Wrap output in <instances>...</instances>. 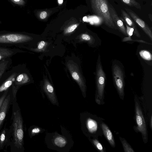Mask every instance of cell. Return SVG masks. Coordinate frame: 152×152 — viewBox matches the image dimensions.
<instances>
[{
  "mask_svg": "<svg viewBox=\"0 0 152 152\" xmlns=\"http://www.w3.org/2000/svg\"><path fill=\"white\" fill-rule=\"evenodd\" d=\"M126 32L128 36V37H125L123 40L124 42L133 41L131 38V37L133 34L134 31L133 29L129 26L126 24Z\"/></svg>",
  "mask_w": 152,
  "mask_h": 152,
  "instance_id": "20",
  "label": "cell"
},
{
  "mask_svg": "<svg viewBox=\"0 0 152 152\" xmlns=\"http://www.w3.org/2000/svg\"><path fill=\"white\" fill-rule=\"evenodd\" d=\"M82 39L85 40L87 41H93L92 38L88 34H83L81 36Z\"/></svg>",
  "mask_w": 152,
  "mask_h": 152,
  "instance_id": "27",
  "label": "cell"
},
{
  "mask_svg": "<svg viewBox=\"0 0 152 152\" xmlns=\"http://www.w3.org/2000/svg\"><path fill=\"white\" fill-rule=\"evenodd\" d=\"M13 52L8 49L0 47V61L12 56Z\"/></svg>",
  "mask_w": 152,
  "mask_h": 152,
  "instance_id": "16",
  "label": "cell"
},
{
  "mask_svg": "<svg viewBox=\"0 0 152 152\" xmlns=\"http://www.w3.org/2000/svg\"><path fill=\"white\" fill-rule=\"evenodd\" d=\"M12 3L20 6L24 5L25 2L24 0H10Z\"/></svg>",
  "mask_w": 152,
  "mask_h": 152,
  "instance_id": "25",
  "label": "cell"
},
{
  "mask_svg": "<svg viewBox=\"0 0 152 152\" xmlns=\"http://www.w3.org/2000/svg\"><path fill=\"white\" fill-rule=\"evenodd\" d=\"M110 5V10L111 16L113 22L120 31L126 36H127L126 29L121 19L118 16L113 6Z\"/></svg>",
  "mask_w": 152,
  "mask_h": 152,
  "instance_id": "8",
  "label": "cell"
},
{
  "mask_svg": "<svg viewBox=\"0 0 152 152\" xmlns=\"http://www.w3.org/2000/svg\"><path fill=\"white\" fill-rule=\"evenodd\" d=\"M31 38L22 34L9 33L0 34V43L17 44L28 41Z\"/></svg>",
  "mask_w": 152,
  "mask_h": 152,
  "instance_id": "4",
  "label": "cell"
},
{
  "mask_svg": "<svg viewBox=\"0 0 152 152\" xmlns=\"http://www.w3.org/2000/svg\"><path fill=\"white\" fill-rule=\"evenodd\" d=\"M92 142L94 145L99 151L102 152H104L102 145L98 140L95 139L92 140Z\"/></svg>",
  "mask_w": 152,
  "mask_h": 152,
  "instance_id": "24",
  "label": "cell"
},
{
  "mask_svg": "<svg viewBox=\"0 0 152 152\" xmlns=\"http://www.w3.org/2000/svg\"><path fill=\"white\" fill-rule=\"evenodd\" d=\"M113 74L118 94L121 98L123 99L124 96L123 73L120 67L117 65L113 66Z\"/></svg>",
  "mask_w": 152,
  "mask_h": 152,
  "instance_id": "6",
  "label": "cell"
},
{
  "mask_svg": "<svg viewBox=\"0 0 152 152\" xmlns=\"http://www.w3.org/2000/svg\"><path fill=\"white\" fill-rule=\"evenodd\" d=\"M17 74L13 73L0 86V92L5 91L14 82Z\"/></svg>",
  "mask_w": 152,
  "mask_h": 152,
  "instance_id": "14",
  "label": "cell"
},
{
  "mask_svg": "<svg viewBox=\"0 0 152 152\" xmlns=\"http://www.w3.org/2000/svg\"><path fill=\"white\" fill-rule=\"evenodd\" d=\"M125 9L133 20L143 30L152 40V31L147 23L132 10L127 8H125Z\"/></svg>",
  "mask_w": 152,
  "mask_h": 152,
  "instance_id": "7",
  "label": "cell"
},
{
  "mask_svg": "<svg viewBox=\"0 0 152 152\" xmlns=\"http://www.w3.org/2000/svg\"></svg>",
  "mask_w": 152,
  "mask_h": 152,
  "instance_id": "33",
  "label": "cell"
},
{
  "mask_svg": "<svg viewBox=\"0 0 152 152\" xmlns=\"http://www.w3.org/2000/svg\"><path fill=\"white\" fill-rule=\"evenodd\" d=\"M9 129L10 134L11 152H20L23 151L24 130L23 121L19 107H15L13 103Z\"/></svg>",
  "mask_w": 152,
  "mask_h": 152,
  "instance_id": "1",
  "label": "cell"
},
{
  "mask_svg": "<svg viewBox=\"0 0 152 152\" xmlns=\"http://www.w3.org/2000/svg\"><path fill=\"white\" fill-rule=\"evenodd\" d=\"M10 134L9 130L4 127L0 132V150L10 145Z\"/></svg>",
  "mask_w": 152,
  "mask_h": 152,
  "instance_id": "11",
  "label": "cell"
},
{
  "mask_svg": "<svg viewBox=\"0 0 152 152\" xmlns=\"http://www.w3.org/2000/svg\"><path fill=\"white\" fill-rule=\"evenodd\" d=\"M121 1L128 6L134 7L140 9H141L140 4L136 0H121Z\"/></svg>",
  "mask_w": 152,
  "mask_h": 152,
  "instance_id": "18",
  "label": "cell"
},
{
  "mask_svg": "<svg viewBox=\"0 0 152 152\" xmlns=\"http://www.w3.org/2000/svg\"><path fill=\"white\" fill-rule=\"evenodd\" d=\"M150 126L151 129H152V116L151 115L150 120Z\"/></svg>",
  "mask_w": 152,
  "mask_h": 152,
  "instance_id": "31",
  "label": "cell"
},
{
  "mask_svg": "<svg viewBox=\"0 0 152 152\" xmlns=\"http://www.w3.org/2000/svg\"><path fill=\"white\" fill-rule=\"evenodd\" d=\"M78 25V23L70 25L66 29L65 31V33H69L73 32L76 28Z\"/></svg>",
  "mask_w": 152,
  "mask_h": 152,
  "instance_id": "23",
  "label": "cell"
},
{
  "mask_svg": "<svg viewBox=\"0 0 152 152\" xmlns=\"http://www.w3.org/2000/svg\"><path fill=\"white\" fill-rule=\"evenodd\" d=\"M43 88L51 102L53 104L58 106V101L54 92V88L48 80H45Z\"/></svg>",
  "mask_w": 152,
  "mask_h": 152,
  "instance_id": "9",
  "label": "cell"
},
{
  "mask_svg": "<svg viewBox=\"0 0 152 152\" xmlns=\"http://www.w3.org/2000/svg\"><path fill=\"white\" fill-rule=\"evenodd\" d=\"M63 0H58V2L60 4H61L63 3Z\"/></svg>",
  "mask_w": 152,
  "mask_h": 152,
  "instance_id": "32",
  "label": "cell"
},
{
  "mask_svg": "<svg viewBox=\"0 0 152 152\" xmlns=\"http://www.w3.org/2000/svg\"><path fill=\"white\" fill-rule=\"evenodd\" d=\"M45 45V42L44 41H41L38 45V48L39 49H42Z\"/></svg>",
  "mask_w": 152,
  "mask_h": 152,
  "instance_id": "30",
  "label": "cell"
},
{
  "mask_svg": "<svg viewBox=\"0 0 152 152\" xmlns=\"http://www.w3.org/2000/svg\"><path fill=\"white\" fill-rule=\"evenodd\" d=\"M54 143L56 146L63 147L66 145L67 142L64 138L61 136H58L55 138Z\"/></svg>",
  "mask_w": 152,
  "mask_h": 152,
  "instance_id": "17",
  "label": "cell"
},
{
  "mask_svg": "<svg viewBox=\"0 0 152 152\" xmlns=\"http://www.w3.org/2000/svg\"><path fill=\"white\" fill-rule=\"evenodd\" d=\"M121 139L124 151L125 152H134V151L131 146L124 139Z\"/></svg>",
  "mask_w": 152,
  "mask_h": 152,
  "instance_id": "21",
  "label": "cell"
},
{
  "mask_svg": "<svg viewBox=\"0 0 152 152\" xmlns=\"http://www.w3.org/2000/svg\"><path fill=\"white\" fill-rule=\"evenodd\" d=\"M122 15L126 24L129 27L132 28L134 29L133 33L137 37H140V35L137 30L136 26L129 15L124 10H121Z\"/></svg>",
  "mask_w": 152,
  "mask_h": 152,
  "instance_id": "12",
  "label": "cell"
},
{
  "mask_svg": "<svg viewBox=\"0 0 152 152\" xmlns=\"http://www.w3.org/2000/svg\"><path fill=\"white\" fill-rule=\"evenodd\" d=\"M8 92V90L5 91L2 95L0 97V109L7 95Z\"/></svg>",
  "mask_w": 152,
  "mask_h": 152,
  "instance_id": "26",
  "label": "cell"
},
{
  "mask_svg": "<svg viewBox=\"0 0 152 152\" xmlns=\"http://www.w3.org/2000/svg\"><path fill=\"white\" fill-rule=\"evenodd\" d=\"M135 102L137 129L141 133L144 142L146 143L148 140V133L145 121L138 102L135 100Z\"/></svg>",
  "mask_w": 152,
  "mask_h": 152,
  "instance_id": "5",
  "label": "cell"
},
{
  "mask_svg": "<svg viewBox=\"0 0 152 152\" xmlns=\"http://www.w3.org/2000/svg\"><path fill=\"white\" fill-rule=\"evenodd\" d=\"M101 126L103 134L111 146L115 147V143L112 133L107 126L105 124L102 123Z\"/></svg>",
  "mask_w": 152,
  "mask_h": 152,
  "instance_id": "13",
  "label": "cell"
},
{
  "mask_svg": "<svg viewBox=\"0 0 152 152\" xmlns=\"http://www.w3.org/2000/svg\"><path fill=\"white\" fill-rule=\"evenodd\" d=\"M47 15V12L45 11H43L40 13L39 15V17L41 19L43 20L46 18Z\"/></svg>",
  "mask_w": 152,
  "mask_h": 152,
  "instance_id": "29",
  "label": "cell"
},
{
  "mask_svg": "<svg viewBox=\"0 0 152 152\" xmlns=\"http://www.w3.org/2000/svg\"><path fill=\"white\" fill-rule=\"evenodd\" d=\"M41 131L40 129L38 128H35L32 129L31 131V134L32 135L39 133Z\"/></svg>",
  "mask_w": 152,
  "mask_h": 152,
  "instance_id": "28",
  "label": "cell"
},
{
  "mask_svg": "<svg viewBox=\"0 0 152 152\" xmlns=\"http://www.w3.org/2000/svg\"><path fill=\"white\" fill-rule=\"evenodd\" d=\"M30 81L27 75L25 73H23L18 75L14 81L15 86L19 88V86L24 84Z\"/></svg>",
  "mask_w": 152,
  "mask_h": 152,
  "instance_id": "15",
  "label": "cell"
},
{
  "mask_svg": "<svg viewBox=\"0 0 152 152\" xmlns=\"http://www.w3.org/2000/svg\"><path fill=\"white\" fill-rule=\"evenodd\" d=\"M11 102L10 95L6 96L0 109V129L5 120Z\"/></svg>",
  "mask_w": 152,
  "mask_h": 152,
  "instance_id": "10",
  "label": "cell"
},
{
  "mask_svg": "<svg viewBox=\"0 0 152 152\" xmlns=\"http://www.w3.org/2000/svg\"><path fill=\"white\" fill-rule=\"evenodd\" d=\"M8 61L4 59L0 62V79L7 67Z\"/></svg>",
  "mask_w": 152,
  "mask_h": 152,
  "instance_id": "22",
  "label": "cell"
},
{
  "mask_svg": "<svg viewBox=\"0 0 152 152\" xmlns=\"http://www.w3.org/2000/svg\"><path fill=\"white\" fill-rule=\"evenodd\" d=\"M96 70V93L95 101L99 104L104 102L105 75L100 62L99 56L98 60Z\"/></svg>",
  "mask_w": 152,
  "mask_h": 152,
  "instance_id": "3",
  "label": "cell"
},
{
  "mask_svg": "<svg viewBox=\"0 0 152 152\" xmlns=\"http://www.w3.org/2000/svg\"><path fill=\"white\" fill-rule=\"evenodd\" d=\"M91 3L93 12L101 18L107 26L116 29L111 16L107 0H91Z\"/></svg>",
  "mask_w": 152,
  "mask_h": 152,
  "instance_id": "2",
  "label": "cell"
},
{
  "mask_svg": "<svg viewBox=\"0 0 152 152\" xmlns=\"http://www.w3.org/2000/svg\"><path fill=\"white\" fill-rule=\"evenodd\" d=\"M141 57L144 59L150 61L152 59V56L151 53L148 51L145 50H141L139 52Z\"/></svg>",
  "mask_w": 152,
  "mask_h": 152,
  "instance_id": "19",
  "label": "cell"
}]
</instances>
